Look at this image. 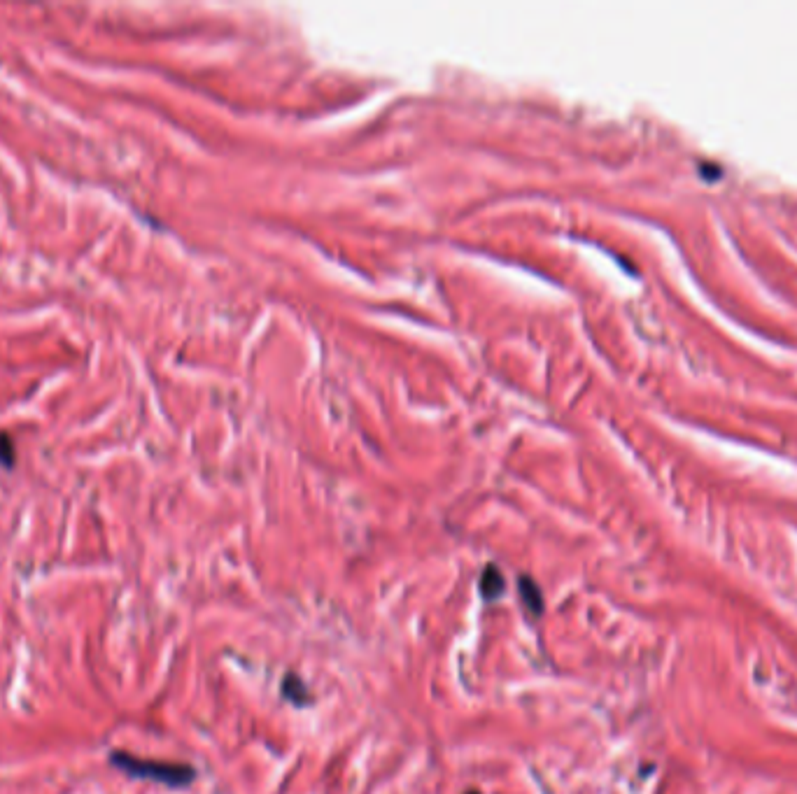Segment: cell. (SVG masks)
<instances>
[{"label":"cell","instance_id":"5b68a950","mask_svg":"<svg viewBox=\"0 0 797 794\" xmlns=\"http://www.w3.org/2000/svg\"><path fill=\"white\" fill-rule=\"evenodd\" d=\"M0 464L5 469H12L14 466V443L10 434H0Z\"/></svg>","mask_w":797,"mask_h":794},{"label":"cell","instance_id":"6da1fadb","mask_svg":"<svg viewBox=\"0 0 797 794\" xmlns=\"http://www.w3.org/2000/svg\"><path fill=\"white\" fill-rule=\"evenodd\" d=\"M110 764L119 771H124L131 778H143V781H154L168 788H187L194 783L196 771L194 767L182 762H161V760H143V757L122 753L115 750L110 753Z\"/></svg>","mask_w":797,"mask_h":794},{"label":"cell","instance_id":"3957f363","mask_svg":"<svg viewBox=\"0 0 797 794\" xmlns=\"http://www.w3.org/2000/svg\"><path fill=\"white\" fill-rule=\"evenodd\" d=\"M520 597H523L525 606L530 608L532 613L539 615L543 611V597L532 578H520Z\"/></svg>","mask_w":797,"mask_h":794},{"label":"cell","instance_id":"7a4b0ae2","mask_svg":"<svg viewBox=\"0 0 797 794\" xmlns=\"http://www.w3.org/2000/svg\"><path fill=\"white\" fill-rule=\"evenodd\" d=\"M504 587H506V580L502 576V571L497 569V566H485L483 571V578H481V592L485 599H497L504 594Z\"/></svg>","mask_w":797,"mask_h":794},{"label":"cell","instance_id":"8992f818","mask_svg":"<svg viewBox=\"0 0 797 794\" xmlns=\"http://www.w3.org/2000/svg\"><path fill=\"white\" fill-rule=\"evenodd\" d=\"M469 794H478V792H476V790H474V792H469Z\"/></svg>","mask_w":797,"mask_h":794},{"label":"cell","instance_id":"277c9868","mask_svg":"<svg viewBox=\"0 0 797 794\" xmlns=\"http://www.w3.org/2000/svg\"><path fill=\"white\" fill-rule=\"evenodd\" d=\"M282 692H285V697L289 701H294V704H306V687L301 685V680L296 676H289L285 678V683H282Z\"/></svg>","mask_w":797,"mask_h":794}]
</instances>
